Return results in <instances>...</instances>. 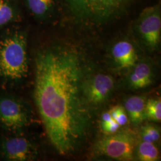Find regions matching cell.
I'll return each mask as SVG.
<instances>
[{
	"label": "cell",
	"instance_id": "1",
	"mask_svg": "<svg viewBox=\"0 0 161 161\" xmlns=\"http://www.w3.org/2000/svg\"><path fill=\"white\" fill-rule=\"evenodd\" d=\"M86 72L82 57L72 48L47 49L35 58L36 106L50 142L63 155L78 147L89 127Z\"/></svg>",
	"mask_w": 161,
	"mask_h": 161
},
{
	"label": "cell",
	"instance_id": "2",
	"mask_svg": "<svg viewBox=\"0 0 161 161\" xmlns=\"http://www.w3.org/2000/svg\"><path fill=\"white\" fill-rule=\"evenodd\" d=\"M67 16L82 26H102L125 16L137 0H62Z\"/></svg>",
	"mask_w": 161,
	"mask_h": 161
},
{
	"label": "cell",
	"instance_id": "3",
	"mask_svg": "<svg viewBox=\"0 0 161 161\" xmlns=\"http://www.w3.org/2000/svg\"><path fill=\"white\" fill-rule=\"evenodd\" d=\"M25 35L16 33L0 41V76L10 80L25 77L28 72Z\"/></svg>",
	"mask_w": 161,
	"mask_h": 161
},
{
	"label": "cell",
	"instance_id": "4",
	"mask_svg": "<svg viewBox=\"0 0 161 161\" xmlns=\"http://www.w3.org/2000/svg\"><path fill=\"white\" fill-rule=\"evenodd\" d=\"M137 138L130 131L115 132L99 140L96 145L98 153L118 161H132Z\"/></svg>",
	"mask_w": 161,
	"mask_h": 161
},
{
	"label": "cell",
	"instance_id": "5",
	"mask_svg": "<svg viewBox=\"0 0 161 161\" xmlns=\"http://www.w3.org/2000/svg\"><path fill=\"white\" fill-rule=\"evenodd\" d=\"M136 29L146 47L155 51L161 43V8L159 3L149 6L140 13Z\"/></svg>",
	"mask_w": 161,
	"mask_h": 161
},
{
	"label": "cell",
	"instance_id": "6",
	"mask_svg": "<svg viewBox=\"0 0 161 161\" xmlns=\"http://www.w3.org/2000/svg\"><path fill=\"white\" fill-rule=\"evenodd\" d=\"M30 121L28 110L19 100L12 97L0 98V123L10 130L22 129Z\"/></svg>",
	"mask_w": 161,
	"mask_h": 161
},
{
	"label": "cell",
	"instance_id": "7",
	"mask_svg": "<svg viewBox=\"0 0 161 161\" xmlns=\"http://www.w3.org/2000/svg\"><path fill=\"white\" fill-rule=\"evenodd\" d=\"M114 83L112 76L104 74H96L86 79L84 93L88 105L97 106L104 103L112 92Z\"/></svg>",
	"mask_w": 161,
	"mask_h": 161
},
{
	"label": "cell",
	"instance_id": "8",
	"mask_svg": "<svg viewBox=\"0 0 161 161\" xmlns=\"http://www.w3.org/2000/svg\"><path fill=\"white\" fill-rule=\"evenodd\" d=\"M1 152L7 160L31 161L36 156V150L28 138L16 136L4 140L1 143Z\"/></svg>",
	"mask_w": 161,
	"mask_h": 161
},
{
	"label": "cell",
	"instance_id": "9",
	"mask_svg": "<svg viewBox=\"0 0 161 161\" xmlns=\"http://www.w3.org/2000/svg\"><path fill=\"white\" fill-rule=\"evenodd\" d=\"M112 54L115 62L122 69L133 68L137 60L135 48L128 41L117 42L112 48Z\"/></svg>",
	"mask_w": 161,
	"mask_h": 161
},
{
	"label": "cell",
	"instance_id": "10",
	"mask_svg": "<svg viewBox=\"0 0 161 161\" xmlns=\"http://www.w3.org/2000/svg\"><path fill=\"white\" fill-rule=\"evenodd\" d=\"M152 69L149 64L146 62L136 64L129 78L130 86L135 90L145 88L152 84Z\"/></svg>",
	"mask_w": 161,
	"mask_h": 161
},
{
	"label": "cell",
	"instance_id": "11",
	"mask_svg": "<svg viewBox=\"0 0 161 161\" xmlns=\"http://www.w3.org/2000/svg\"><path fill=\"white\" fill-rule=\"evenodd\" d=\"M146 100L140 96H132L127 98L124 103V109L133 124L138 125L142 124L145 118L144 108Z\"/></svg>",
	"mask_w": 161,
	"mask_h": 161
},
{
	"label": "cell",
	"instance_id": "12",
	"mask_svg": "<svg viewBox=\"0 0 161 161\" xmlns=\"http://www.w3.org/2000/svg\"><path fill=\"white\" fill-rule=\"evenodd\" d=\"M137 156L138 159L142 161H156L160 159L159 150L155 145L144 141L138 144Z\"/></svg>",
	"mask_w": 161,
	"mask_h": 161
},
{
	"label": "cell",
	"instance_id": "13",
	"mask_svg": "<svg viewBox=\"0 0 161 161\" xmlns=\"http://www.w3.org/2000/svg\"><path fill=\"white\" fill-rule=\"evenodd\" d=\"M145 118L148 120L159 122L161 119V98H152L146 102Z\"/></svg>",
	"mask_w": 161,
	"mask_h": 161
},
{
	"label": "cell",
	"instance_id": "14",
	"mask_svg": "<svg viewBox=\"0 0 161 161\" xmlns=\"http://www.w3.org/2000/svg\"><path fill=\"white\" fill-rule=\"evenodd\" d=\"M30 10L35 16L41 17L51 11L54 0H26Z\"/></svg>",
	"mask_w": 161,
	"mask_h": 161
},
{
	"label": "cell",
	"instance_id": "15",
	"mask_svg": "<svg viewBox=\"0 0 161 161\" xmlns=\"http://www.w3.org/2000/svg\"><path fill=\"white\" fill-rule=\"evenodd\" d=\"M141 135L143 141L153 143L158 141L161 137L159 128L152 125H146L143 127L141 131Z\"/></svg>",
	"mask_w": 161,
	"mask_h": 161
},
{
	"label": "cell",
	"instance_id": "16",
	"mask_svg": "<svg viewBox=\"0 0 161 161\" xmlns=\"http://www.w3.org/2000/svg\"><path fill=\"white\" fill-rule=\"evenodd\" d=\"M13 15L12 6L6 0H0V27L10 22Z\"/></svg>",
	"mask_w": 161,
	"mask_h": 161
},
{
	"label": "cell",
	"instance_id": "17",
	"mask_svg": "<svg viewBox=\"0 0 161 161\" xmlns=\"http://www.w3.org/2000/svg\"><path fill=\"white\" fill-rule=\"evenodd\" d=\"M102 130L106 134H111L118 131L120 126L114 120L111 119L109 121H102Z\"/></svg>",
	"mask_w": 161,
	"mask_h": 161
},
{
	"label": "cell",
	"instance_id": "18",
	"mask_svg": "<svg viewBox=\"0 0 161 161\" xmlns=\"http://www.w3.org/2000/svg\"><path fill=\"white\" fill-rule=\"evenodd\" d=\"M115 121L119 124V125L121 126H124L128 122V117H127V114L125 113V110L124 108L121 110V112L116 117Z\"/></svg>",
	"mask_w": 161,
	"mask_h": 161
},
{
	"label": "cell",
	"instance_id": "19",
	"mask_svg": "<svg viewBox=\"0 0 161 161\" xmlns=\"http://www.w3.org/2000/svg\"><path fill=\"white\" fill-rule=\"evenodd\" d=\"M111 119H112V118L110 114L109 111L104 112L102 115V121H109Z\"/></svg>",
	"mask_w": 161,
	"mask_h": 161
}]
</instances>
